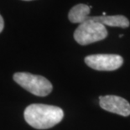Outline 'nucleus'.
Instances as JSON below:
<instances>
[{
    "label": "nucleus",
    "instance_id": "0eeeda50",
    "mask_svg": "<svg viewBox=\"0 0 130 130\" xmlns=\"http://www.w3.org/2000/svg\"><path fill=\"white\" fill-rule=\"evenodd\" d=\"M92 6H88L84 4H76L70 10L68 13V19L73 24H82L88 20Z\"/></svg>",
    "mask_w": 130,
    "mask_h": 130
},
{
    "label": "nucleus",
    "instance_id": "6e6552de",
    "mask_svg": "<svg viewBox=\"0 0 130 130\" xmlns=\"http://www.w3.org/2000/svg\"><path fill=\"white\" fill-rule=\"evenodd\" d=\"M4 19L0 14V33L3 31V29H4Z\"/></svg>",
    "mask_w": 130,
    "mask_h": 130
},
{
    "label": "nucleus",
    "instance_id": "f03ea898",
    "mask_svg": "<svg viewBox=\"0 0 130 130\" xmlns=\"http://www.w3.org/2000/svg\"><path fill=\"white\" fill-rule=\"evenodd\" d=\"M107 36L105 25L92 19H88L77 27L74 32V39L79 45H87L104 40Z\"/></svg>",
    "mask_w": 130,
    "mask_h": 130
},
{
    "label": "nucleus",
    "instance_id": "7ed1b4c3",
    "mask_svg": "<svg viewBox=\"0 0 130 130\" xmlns=\"http://www.w3.org/2000/svg\"><path fill=\"white\" fill-rule=\"evenodd\" d=\"M13 80L30 93L38 96H45L52 91L51 83L45 77L28 72H17L13 75Z\"/></svg>",
    "mask_w": 130,
    "mask_h": 130
},
{
    "label": "nucleus",
    "instance_id": "39448f33",
    "mask_svg": "<svg viewBox=\"0 0 130 130\" xmlns=\"http://www.w3.org/2000/svg\"><path fill=\"white\" fill-rule=\"evenodd\" d=\"M99 104L103 110L116 114L128 117L130 115V103L118 96H102L99 98Z\"/></svg>",
    "mask_w": 130,
    "mask_h": 130
},
{
    "label": "nucleus",
    "instance_id": "423d86ee",
    "mask_svg": "<svg viewBox=\"0 0 130 130\" xmlns=\"http://www.w3.org/2000/svg\"><path fill=\"white\" fill-rule=\"evenodd\" d=\"M88 19H92L96 22L102 24L105 26L120 27L128 28L130 25V22L123 15H101V16H90Z\"/></svg>",
    "mask_w": 130,
    "mask_h": 130
},
{
    "label": "nucleus",
    "instance_id": "20e7f679",
    "mask_svg": "<svg viewBox=\"0 0 130 130\" xmlns=\"http://www.w3.org/2000/svg\"><path fill=\"white\" fill-rule=\"evenodd\" d=\"M85 63L96 71H112L120 68L123 64V57L114 54H96L87 56Z\"/></svg>",
    "mask_w": 130,
    "mask_h": 130
},
{
    "label": "nucleus",
    "instance_id": "f257e3e1",
    "mask_svg": "<svg viewBox=\"0 0 130 130\" xmlns=\"http://www.w3.org/2000/svg\"><path fill=\"white\" fill-rule=\"evenodd\" d=\"M27 123L37 129H47L59 123L64 118V112L59 107L46 104H31L24 112Z\"/></svg>",
    "mask_w": 130,
    "mask_h": 130
},
{
    "label": "nucleus",
    "instance_id": "1a4fd4ad",
    "mask_svg": "<svg viewBox=\"0 0 130 130\" xmlns=\"http://www.w3.org/2000/svg\"><path fill=\"white\" fill-rule=\"evenodd\" d=\"M24 1H31V0H24Z\"/></svg>",
    "mask_w": 130,
    "mask_h": 130
}]
</instances>
